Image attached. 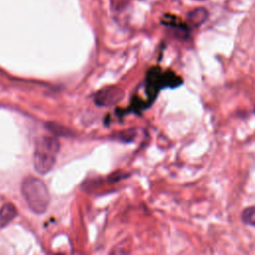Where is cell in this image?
<instances>
[{
  "mask_svg": "<svg viewBox=\"0 0 255 255\" xmlns=\"http://www.w3.org/2000/svg\"><path fill=\"white\" fill-rule=\"evenodd\" d=\"M241 220L251 226H255V206H249L242 210Z\"/></svg>",
  "mask_w": 255,
  "mask_h": 255,
  "instance_id": "ba28073f",
  "label": "cell"
},
{
  "mask_svg": "<svg viewBox=\"0 0 255 255\" xmlns=\"http://www.w3.org/2000/svg\"><path fill=\"white\" fill-rule=\"evenodd\" d=\"M207 16H208V13L205 9L197 8L189 13L188 21L192 26L198 27L204 23V21L207 19Z\"/></svg>",
  "mask_w": 255,
  "mask_h": 255,
  "instance_id": "52a82bcc",
  "label": "cell"
},
{
  "mask_svg": "<svg viewBox=\"0 0 255 255\" xmlns=\"http://www.w3.org/2000/svg\"><path fill=\"white\" fill-rule=\"evenodd\" d=\"M124 97V91L118 87H108L98 91L94 96V102L98 106L108 107L119 103Z\"/></svg>",
  "mask_w": 255,
  "mask_h": 255,
  "instance_id": "277c9868",
  "label": "cell"
},
{
  "mask_svg": "<svg viewBox=\"0 0 255 255\" xmlns=\"http://www.w3.org/2000/svg\"><path fill=\"white\" fill-rule=\"evenodd\" d=\"M21 192L29 208L36 214L46 212L50 203V192L44 181L35 176H27L21 183Z\"/></svg>",
  "mask_w": 255,
  "mask_h": 255,
  "instance_id": "6da1fadb",
  "label": "cell"
},
{
  "mask_svg": "<svg viewBox=\"0 0 255 255\" xmlns=\"http://www.w3.org/2000/svg\"><path fill=\"white\" fill-rule=\"evenodd\" d=\"M46 128L52 134L56 136L68 137V136H74L75 134V132L71 128L58 123H46Z\"/></svg>",
  "mask_w": 255,
  "mask_h": 255,
  "instance_id": "8992f818",
  "label": "cell"
},
{
  "mask_svg": "<svg viewBox=\"0 0 255 255\" xmlns=\"http://www.w3.org/2000/svg\"><path fill=\"white\" fill-rule=\"evenodd\" d=\"M182 84L179 76L171 71H162L160 68H152L146 76V93L154 98L162 88H175Z\"/></svg>",
  "mask_w": 255,
  "mask_h": 255,
  "instance_id": "3957f363",
  "label": "cell"
},
{
  "mask_svg": "<svg viewBox=\"0 0 255 255\" xmlns=\"http://www.w3.org/2000/svg\"><path fill=\"white\" fill-rule=\"evenodd\" d=\"M60 150V142L56 136L47 135L38 139L33 164L35 170L40 174L48 173L56 163V156Z\"/></svg>",
  "mask_w": 255,
  "mask_h": 255,
  "instance_id": "7a4b0ae2",
  "label": "cell"
},
{
  "mask_svg": "<svg viewBox=\"0 0 255 255\" xmlns=\"http://www.w3.org/2000/svg\"><path fill=\"white\" fill-rule=\"evenodd\" d=\"M18 215V210L13 203H5L0 208V227L9 225Z\"/></svg>",
  "mask_w": 255,
  "mask_h": 255,
  "instance_id": "5b68a950",
  "label": "cell"
}]
</instances>
